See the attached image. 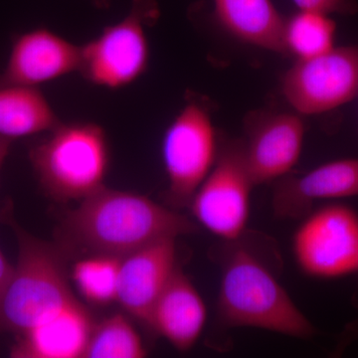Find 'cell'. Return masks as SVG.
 Segmentation results:
<instances>
[{
    "mask_svg": "<svg viewBox=\"0 0 358 358\" xmlns=\"http://www.w3.org/2000/svg\"><path fill=\"white\" fill-rule=\"evenodd\" d=\"M199 227L145 195L103 186L65 214L60 246L122 258L157 240L194 234Z\"/></svg>",
    "mask_w": 358,
    "mask_h": 358,
    "instance_id": "6da1fadb",
    "label": "cell"
},
{
    "mask_svg": "<svg viewBox=\"0 0 358 358\" xmlns=\"http://www.w3.org/2000/svg\"><path fill=\"white\" fill-rule=\"evenodd\" d=\"M217 312L223 326L253 327L289 338L317 334L273 271L239 238L224 242Z\"/></svg>",
    "mask_w": 358,
    "mask_h": 358,
    "instance_id": "7a4b0ae2",
    "label": "cell"
},
{
    "mask_svg": "<svg viewBox=\"0 0 358 358\" xmlns=\"http://www.w3.org/2000/svg\"><path fill=\"white\" fill-rule=\"evenodd\" d=\"M17 263L0 294V336H17L44 324L76 301L71 291L66 253L14 226Z\"/></svg>",
    "mask_w": 358,
    "mask_h": 358,
    "instance_id": "3957f363",
    "label": "cell"
},
{
    "mask_svg": "<svg viewBox=\"0 0 358 358\" xmlns=\"http://www.w3.org/2000/svg\"><path fill=\"white\" fill-rule=\"evenodd\" d=\"M29 159L45 194L58 202L81 201L105 186L110 152L95 122H59L30 148Z\"/></svg>",
    "mask_w": 358,
    "mask_h": 358,
    "instance_id": "277c9868",
    "label": "cell"
},
{
    "mask_svg": "<svg viewBox=\"0 0 358 358\" xmlns=\"http://www.w3.org/2000/svg\"><path fill=\"white\" fill-rule=\"evenodd\" d=\"M159 17L155 0H131V9L122 20L81 45L80 74L89 83L110 90L138 81L150 61L147 28Z\"/></svg>",
    "mask_w": 358,
    "mask_h": 358,
    "instance_id": "5b68a950",
    "label": "cell"
},
{
    "mask_svg": "<svg viewBox=\"0 0 358 358\" xmlns=\"http://www.w3.org/2000/svg\"><path fill=\"white\" fill-rule=\"evenodd\" d=\"M219 147L210 110L199 99H188L162 138V162L169 181L166 199L173 208H188L213 169Z\"/></svg>",
    "mask_w": 358,
    "mask_h": 358,
    "instance_id": "8992f818",
    "label": "cell"
},
{
    "mask_svg": "<svg viewBox=\"0 0 358 358\" xmlns=\"http://www.w3.org/2000/svg\"><path fill=\"white\" fill-rule=\"evenodd\" d=\"M245 159L243 140H220L217 159L188 205L197 224L223 242L247 231L255 187Z\"/></svg>",
    "mask_w": 358,
    "mask_h": 358,
    "instance_id": "52a82bcc",
    "label": "cell"
},
{
    "mask_svg": "<svg viewBox=\"0 0 358 358\" xmlns=\"http://www.w3.org/2000/svg\"><path fill=\"white\" fill-rule=\"evenodd\" d=\"M293 253L303 274L336 279L358 272V213L343 204L310 211L293 237Z\"/></svg>",
    "mask_w": 358,
    "mask_h": 358,
    "instance_id": "ba28073f",
    "label": "cell"
},
{
    "mask_svg": "<svg viewBox=\"0 0 358 358\" xmlns=\"http://www.w3.org/2000/svg\"><path fill=\"white\" fill-rule=\"evenodd\" d=\"M282 90L300 115L322 114L350 102L358 95V45L296 60Z\"/></svg>",
    "mask_w": 358,
    "mask_h": 358,
    "instance_id": "9c48e42d",
    "label": "cell"
},
{
    "mask_svg": "<svg viewBox=\"0 0 358 358\" xmlns=\"http://www.w3.org/2000/svg\"><path fill=\"white\" fill-rule=\"evenodd\" d=\"M244 152L255 185L284 178L303 152L305 124L299 115L257 110L245 120Z\"/></svg>",
    "mask_w": 358,
    "mask_h": 358,
    "instance_id": "30bf717a",
    "label": "cell"
},
{
    "mask_svg": "<svg viewBox=\"0 0 358 358\" xmlns=\"http://www.w3.org/2000/svg\"><path fill=\"white\" fill-rule=\"evenodd\" d=\"M81 46L48 28L21 33L14 39L0 84L39 87L79 72Z\"/></svg>",
    "mask_w": 358,
    "mask_h": 358,
    "instance_id": "8fae6325",
    "label": "cell"
},
{
    "mask_svg": "<svg viewBox=\"0 0 358 358\" xmlns=\"http://www.w3.org/2000/svg\"><path fill=\"white\" fill-rule=\"evenodd\" d=\"M176 243V238H164L122 258L117 303L147 327L157 299L178 268Z\"/></svg>",
    "mask_w": 358,
    "mask_h": 358,
    "instance_id": "7c38bea8",
    "label": "cell"
},
{
    "mask_svg": "<svg viewBox=\"0 0 358 358\" xmlns=\"http://www.w3.org/2000/svg\"><path fill=\"white\" fill-rule=\"evenodd\" d=\"M358 196V159L327 162L301 176L278 179L272 207L280 218H303L319 200Z\"/></svg>",
    "mask_w": 358,
    "mask_h": 358,
    "instance_id": "4fadbf2b",
    "label": "cell"
},
{
    "mask_svg": "<svg viewBox=\"0 0 358 358\" xmlns=\"http://www.w3.org/2000/svg\"><path fill=\"white\" fill-rule=\"evenodd\" d=\"M206 320L203 299L178 267L150 313L148 329L185 352L196 345Z\"/></svg>",
    "mask_w": 358,
    "mask_h": 358,
    "instance_id": "5bb4252c",
    "label": "cell"
},
{
    "mask_svg": "<svg viewBox=\"0 0 358 358\" xmlns=\"http://www.w3.org/2000/svg\"><path fill=\"white\" fill-rule=\"evenodd\" d=\"M95 320L81 301H73L44 324L15 336L13 358H83Z\"/></svg>",
    "mask_w": 358,
    "mask_h": 358,
    "instance_id": "9a60e30c",
    "label": "cell"
},
{
    "mask_svg": "<svg viewBox=\"0 0 358 358\" xmlns=\"http://www.w3.org/2000/svg\"><path fill=\"white\" fill-rule=\"evenodd\" d=\"M219 24L245 43L287 55L284 44L286 18L272 0H213Z\"/></svg>",
    "mask_w": 358,
    "mask_h": 358,
    "instance_id": "2e32d148",
    "label": "cell"
},
{
    "mask_svg": "<svg viewBox=\"0 0 358 358\" xmlns=\"http://www.w3.org/2000/svg\"><path fill=\"white\" fill-rule=\"evenodd\" d=\"M59 122L38 87L0 84V138L13 141L48 133Z\"/></svg>",
    "mask_w": 358,
    "mask_h": 358,
    "instance_id": "e0dca14e",
    "label": "cell"
},
{
    "mask_svg": "<svg viewBox=\"0 0 358 358\" xmlns=\"http://www.w3.org/2000/svg\"><path fill=\"white\" fill-rule=\"evenodd\" d=\"M336 28V22L327 14L299 10L285 21L286 53L303 60L331 51L334 48Z\"/></svg>",
    "mask_w": 358,
    "mask_h": 358,
    "instance_id": "ac0fdd59",
    "label": "cell"
},
{
    "mask_svg": "<svg viewBox=\"0 0 358 358\" xmlns=\"http://www.w3.org/2000/svg\"><path fill=\"white\" fill-rule=\"evenodd\" d=\"M122 258L92 254L72 266L70 278L85 301L96 307L117 303Z\"/></svg>",
    "mask_w": 358,
    "mask_h": 358,
    "instance_id": "d6986e66",
    "label": "cell"
},
{
    "mask_svg": "<svg viewBox=\"0 0 358 358\" xmlns=\"http://www.w3.org/2000/svg\"><path fill=\"white\" fill-rule=\"evenodd\" d=\"M148 350L126 315L114 313L94 324L83 358H143Z\"/></svg>",
    "mask_w": 358,
    "mask_h": 358,
    "instance_id": "ffe728a7",
    "label": "cell"
},
{
    "mask_svg": "<svg viewBox=\"0 0 358 358\" xmlns=\"http://www.w3.org/2000/svg\"><path fill=\"white\" fill-rule=\"evenodd\" d=\"M299 10L353 15L358 11L357 0H293Z\"/></svg>",
    "mask_w": 358,
    "mask_h": 358,
    "instance_id": "44dd1931",
    "label": "cell"
},
{
    "mask_svg": "<svg viewBox=\"0 0 358 358\" xmlns=\"http://www.w3.org/2000/svg\"><path fill=\"white\" fill-rule=\"evenodd\" d=\"M13 268L14 266L9 263L6 257L2 253L1 249H0V294L4 291L7 282L10 280Z\"/></svg>",
    "mask_w": 358,
    "mask_h": 358,
    "instance_id": "7402d4cb",
    "label": "cell"
},
{
    "mask_svg": "<svg viewBox=\"0 0 358 358\" xmlns=\"http://www.w3.org/2000/svg\"><path fill=\"white\" fill-rule=\"evenodd\" d=\"M13 141L6 140V138H0V171H1L2 166L10 152L11 145Z\"/></svg>",
    "mask_w": 358,
    "mask_h": 358,
    "instance_id": "603a6c76",
    "label": "cell"
},
{
    "mask_svg": "<svg viewBox=\"0 0 358 358\" xmlns=\"http://www.w3.org/2000/svg\"><path fill=\"white\" fill-rule=\"evenodd\" d=\"M96 6L100 8H105V7L109 6L110 0H92Z\"/></svg>",
    "mask_w": 358,
    "mask_h": 358,
    "instance_id": "cb8c5ba5",
    "label": "cell"
}]
</instances>
